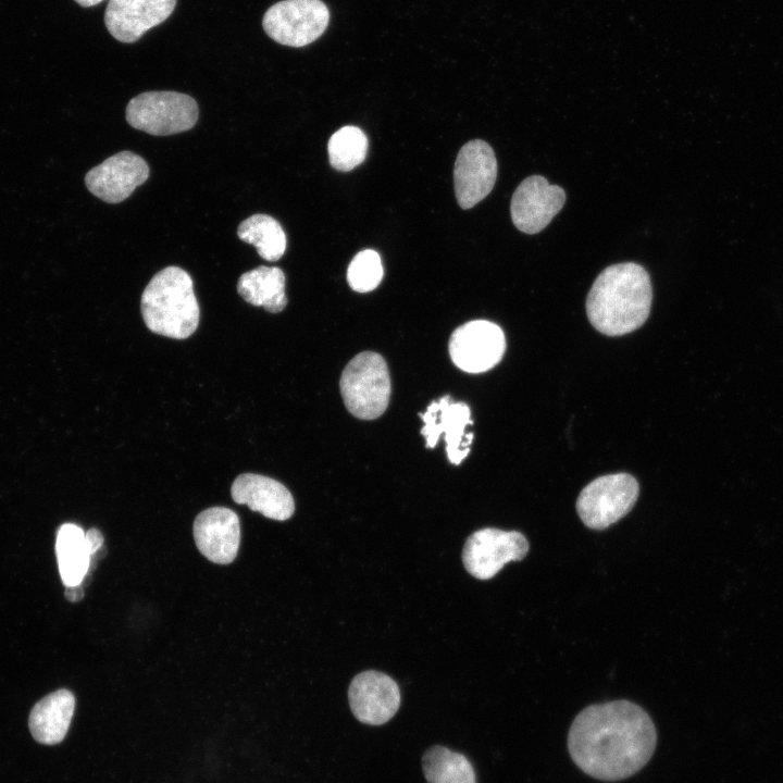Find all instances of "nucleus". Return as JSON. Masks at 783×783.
Masks as SVG:
<instances>
[{
	"mask_svg": "<svg viewBox=\"0 0 783 783\" xmlns=\"http://www.w3.org/2000/svg\"><path fill=\"white\" fill-rule=\"evenodd\" d=\"M237 293L248 303L278 313L287 304L285 274L279 268L260 265L240 275Z\"/></svg>",
	"mask_w": 783,
	"mask_h": 783,
	"instance_id": "obj_19",
	"label": "nucleus"
},
{
	"mask_svg": "<svg viewBox=\"0 0 783 783\" xmlns=\"http://www.w3.org/2000/svg\"><path fill=\"white\" fill-rule=\"evenodd\" d=\"M566 192L558 185H550L540 175H532L520 183L510 206L515 227L526 234L543 231L562 209Z\"/></svg>",
	"mask_w": 783,
	"mask_h": 783,
	"instance_id": "obj_11",
	"label": "nucleus"
},
{
	"mask_svg": "<svg viewBox=\"0 0 783 783\" xmlns=\"http://www.w3.org/2000/svg\"><path fill=\"white\" fill-rule=\"evenodd\" d=\"M198 115L196 100L177 91H146L126 107L128 124L154 136L186 132L195 126Z\"/></svg>",
	"mask_w": 783,
	"mask_h": 783,
	"instance_id": "obj_5",
	"label": "nucleus"
},
{
	"mask_svg": "<svg viewBox=\"0 0 783 783\" xmlns=\"http://www.w3.org/2000/svg\"><path fill=\"white\" fill-rule=\"evenodd\" d=\"M652 288L647 271L634 262L612 264L595 279L586 298L591 324L607 336L639 328L648 319Z\"/></svg>",
	"mask_w": 783,
	"mask_h": 783,
	"instance_id": "obj_2",
	"label": "nucleus"
},
{
	"mask_svg": "<svg viewBox=\"0 0 783 783\" xmlns=\"http://www.w3.org/2000/svg\"><path fill=\"white\" fill-rule=\"evenodd\" d=\"M90 556H95L103 546V536L97 529H90L85 533Z\"/></svg>",
	"mask_w": 783,
	"mask_h": 783,
	"instance_id": "obj_25",
	"label": "nucleus"
},
{
	"mask_svg": "<svg viewBox=\"0 0 783 783\" xmlns=\"http://www.w3.org/2000/svg\"><path fill=\"white\" fill-rule=\"evenodd\" d=\"M176 0H109L104 24L119 41H137L147 30L163 23L174 11Z\"/></svg>",
	"mask_w": 783,
	"mask_h": 783,
	"instance_id": "obj_16",
	"label": "nucleus"
},
{
	"mask_svg": "<svg viewBox=\"0 0 783 783\" xmlns=\"http://www.w3.org/2000/svg\"><path fill=\"white\" fill-rule=\"evenodd\" d=\"M328 22L330 11L321 0H283L268 9L262 26L274 41L299 48L316 40Z\"/></svg>",
	"mask_w": 783,
	"mask_h": 783,
	"instance_id": "obj_7",
	"label": "nucleus"
},
{
	"mask_svg": "<svg viewBox=\"0 0 783 783\" xmlns=\"http://www.w3.org/2000/svg\"><path fill=\"white\" fill-rule=\"evenodd\" d=\"M348 699L353 716L369 725L389 721L400 706L398 684L387 674L369 670L359 673L348 688Z\"/></svg>",
	"mask_w": 783,
	"mask_h": 783,
	"instance_id": "obj_14",
	"label": "nucleus"
},
{
	"mask_svg": "<svg viewBox=\"0 0 783 783\" xmlns=\"http://www.w3.org/2000/svg\"><path fill=\"white\" fill-rule=\"evenodd\" d=\"M638 494V483L631 474L599 476L581 490L576 511L587 527L604 530L632 510Z\"/></svg>",
	"mask_w": 783,
	"mask_h": 783,
	"instance_id": "obj_6",
	"label": "nucleus"
},
{
	"mask_svg": "<svg viewBox=\"0 0 783 783\" xmlns=\"http://www.w3.org/2000/svg\"><path fill=\"white\" fill-rule=\"evenodd\" d=\"M527 551L529 543L522 533L486 527L468 537L462 561L472 576L489 580L506 563L522 560Z\"/></svg>",
	"mask_w": 783,
	"mask_h": 783,
	"instance_id": "obj_8",
	"label": "nucleus"
},
{
	"mask_svg": "<svg viewBox=\"0 0 783 783\" xmlns=\"http://www.w3.org/2000/svg\"><path fill=\"white\" fill-rule=\"evenodd\" d=\"M231 494L235 502L247 505L269 519L284 521L295 511L290 492L278 481L264 475H238L232 484Z\"/></svg>",
	"mask_w": 783,
	"mask_h": 783,
	"instance_id": "obj_17",
	"label": "nucleus"
},
{
	"mask_svg": "<svg viewBox=\"0 0 783 783\" xmlns=\"http://www.w3.org/2000/svg\"><path fill=\"white\" fill-rule=\"evenodd\" d=\"M149 177V166L138 154L125 150L96 165L85 176L88 190L108 203H119Z\"/></svg>",
	"mask_w": 783,
	"mask_h": 783,
	"instance_id": "obj_13",
	"label": "nucleus"
},
{
	"mask_svg": "<svg viewBox=\"0 0 783 783\" xmlns=\"http://www.w3.org/2000/svg\"><path fill=\"white\" fill-rule=\"evenodd\" d=\"M452 362L468 373H483L500 362L506 351L502 330L486 320H474L455 330L449 339Z\"/></svg>",
	"mask_w": 783,
	"mask_h": 783,
	"instance_id": "obj_9",
	"label": "nucleus"
},
{
	"mask_svg": "<svg viewBox=\"0 0 783 783\" xmlns=\"http://www.w3.org/2000/svg\"><path fill=\"white\" fill-rule=\"evenodd\" d=\"M75 709V697L66 688L58 689L42 697L32 708L28 728L34 739L44 745H55L63 741Z\"/></svg>",
	"mask_w": 783,
	"mask_h": 783,
	"instance_id": "obj_18",
	"label": "nucleus"
},
{
	"mask_svg": "<svg viewBox=\"0 0 783 783\" xmlns=\"http://www.w3.org/2000/svg\"><path fill=\"white\" fill-rule=\"evenodd\" d=\"M55 554L63 584H82L89 572L91 558L83 529L74 523L62 524L57 533Z\"/></svg>",
	"mask_w": 783,
	"mask_h": 783,
	"instance_id": "obj_20",
	"label": "nucleus"
},
{
	"mask_svg": "<svg viewBox=\"0 0 783 783\" xmlns=\"http://www.w3.org/2000/svg\"><path fill=\"white\" fill-rule=\"evenodd\" d=\"M194 538L199 551L210 561L228 564L237 556L240 543L238 515L225 507H212L195 519Z\"/></svg>",
	"mask_w": 783,
	"mask_h": 783,
	"instance_id": "obj_15",
	"label": "nucleus"
},
{
	"mask_svg": "<svg viewBox=\"0 0 783 783\" xmlns=\"http://www.w3.org/2000/svg\"><path fill=\"white\" fill-rule=\"evenodd\" d=\"M339 387L352 415L361 420L378 418L387 409L391 390L386 361L373 351L355 356L343 371Z\"/></svg>",
	"mask_w": 783,
	"mask_h": 783,
	"instance_id": "obj_4",
	"label": "nucleus"
},
{
	"mask_svg": "<svg viewBox=\"0 0 783 783\" xmlns=\"http://www.w3.org/2000/svg\"><path fill=\"white\" fill-rule=\"evenodd\" d=\"M422 769L427 783H476L468 758L444 746L435 745L424 753Z\"/></svg>",
	"mask_w": 783,
	"mask_h": 783,
	"instance_id": "obj_22",
	"label": "nucleus"
},
{
	"mask_svg": "<svg viewBox=\"0 0 783 783\" xmlns=\"http://www.w3.org/2000/svg\"><path fill=\"white\" fill-rule=\"evenodd\" d=\"M420 417L424 422L421 434L425 438V446L434 448L444 434L449 461L460 464L469 455L473 440L472 433H464L465 427L473 423L470 407L464 402H453L450 396H444L431 402Z\"/></svg>",
	"mask_w": 783,
	"mask_h": 783,
	"instance_id": "obj_10",
	"label": "nucleus"
},
{
	"mask_svg": "<svg viewBox=\"0 0 783 783\" xmlns=\"http://www.w3.org/2000/svg\"><path fill=\"white\" fill-rule=\"evenodd\" d=\"M243 241L253 245L258 254L266 261L279 260L287 247L286 234L274 217L268 214H253L244 220L237 228Z\"/></svg>",
	"mask_w": 783,
	"mask_h": 783,
	"instance_id": "obj_21",
	"label": "nucleus"
},
{
	"mask_svg": "<svg viewBox=\"0 0 783 783\" xmlns=\"http://www.w3.org/2000/svg\"><path fill=\"white\" fill-rule=\"evenodd\" d=\"M331 165L341 172H348L361 164L368 152V138L356 126H345L335 132L328 140Z\"/></svg>",
	"mask_w": 783,
	"mask_h": 783,
	"instance_id": "obj_23",
	"label": "nucleus"
},
{
	"mask_svg": "<svg viewBox=\"0 0 783 783\" xmlns=\"http://www.w3.org/2000/svg\"><path fill=\"white\" fill-rule=\"evenodd\" d=\"M657 732L649 714L638 705L621 699L595 704L573 720L568 749L574 763L601 781L632 776L650 760Z\"/></svg>",
	"mask_w": 783,
	"mask_h": 783,
	"instance_id": "obj_1",
	"label": "nucleus"
},
{
	"mask_svg": "<svg viewBox=\"0 0 783 783\" xmlns=\"http://www.w3.org/2000/svg\"><path fill=\"white\" fill-rule=\"evenodd\" d=\"M497 161L490 146L481 139L467 142L458 152L453 182L456 198L462 209H470L493 189Z\"/></svg>",
	"mask_w": 783,
	"mask_h": 783,
	"instance_id": "obj_12",
	"label": "nucleus"
},
{
	"mask_svg": "<svg viewBox=\"0 0 783 783\" xmlns=\"http://www.w3.org/2000/svg\"><path fill=\"white\" fill-rule=\"evenodd\" d=\"M146 326L154 334L185 339L198 327L200 310L190 275L178 266L159 271L141 295Z\"/></svg>",
	"mask_w": 783,
	"mask_h": 783,
	"instance_id": "obj_3",
	"label": "nucleus"
},
{
	"mask_svg": "<svg viewBox=\"0 0 783 783\" xmlns=\"http://www.w3.org/2000/svg\"><path fill=\"white\" fill-rule=\"evenodd\" d=\"M384 275L380 254L371 249L358 252L351 260L347 270L349 286L358 293H369L375 289Z\"/></svg>",
	"mask_w": 783,
	"mask_h": 783,
	"instance_id": "obj_24",
	"label": "nucleus"
},
{
	"mask_svg": "<svg viewBox=\"0 0 783 783\" xmlns=\"http://www.w3.org/2000/svg\"><path fill=\"white\" fill-rule=\"evenodd\" d=\"M74 1L84 8H89V7H94V5L102 2L103 0H74Z\"/></svg>",
	"mask_w": 783,
	"mask_h": 783,
	"instance_id": "obj_27",
	"label": "nucleus"
},
{
	"mask_svg": "<svg viewBox=\"0 0 783 783\" xmlns=\"http://www.w3.org/2000/svg\"><path fill=\"white\" fill-rule=\"evenodd\" d=\"M64 595L67 600L75 602L79 601L84 597V589L82 584L74 586H65Z\"/></svg>",
	"mask_w": 783,
	"mask_h": 783,
	"instance_id": "obj_26",
	"label": "nucleus"
}]
</instances>
